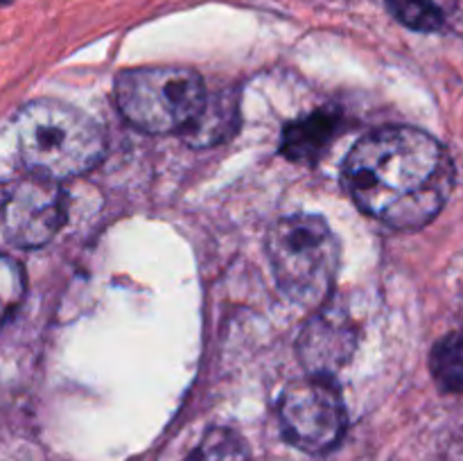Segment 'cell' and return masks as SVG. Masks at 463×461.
<instances>
[{"instance_id": "4", "label": "cell", "mask_w": 463, "mask_h": 461, "mask_svg": "<svg viewBox=\"0 0 463 461\" xmlns=\"http://www.w3.org/2000/svg\"><path fill=\"white\" fill-rule=\"evenodd\" d=\"M206 98L203 80L190 68H131L116 80L118 108L147 134H188Z\"/></svg>"}, {"instance_id": "7", "label": "cell", "mask_w": 463, "mask_h": 461, "mask_svg": "<svg viewBox=\"0 0 463 461\" xmlns=\"http://www.w3.org/2000/svg\"><path fill=\"white\" fill-rule=\"evenodd\" d=\"M357 346V334L351 319L339 312H321L301 333V362L312 375L330 378L351 360Z\"/></svg>"}, {"instance_id": "11", "label": "cell", "mask_w": 463, "mask_h": 461, "mask_svg": "<svg viewBox=\"0 0 463 461\" xmlns=\"http://www.w3.org/2000/svg\"><path fill=\"white\" fill-rule=\"evenodd\" d=\"M389 12L405 27L416 32H439L443 27V14L432 0H387Z\"/></svg>"}, {"instance_id": "5", "label": "cell", "mask_w": 463, "mask_h": 461, "mask_svg": "<svg viewBox=\"0 0 463 461\" xmlns=\"http://www.w3.org/2000/svg\"><path fill=\"white\" fill-rule=\"evenodd\" d=\"M279 411L285 437L298 450L328 452L346 432V407L328 378L310 375L289 384Z\"/></svg>"}, {"instance_id": "10", "label": "cell", "mask_w": 463, "mask_h": 461, "mask_svg": "<svg viewBox=\"0 0 463 461\" xmlns=\"http://www.w3.org/2000/svg\"><path fill=\"white\" fill-rule=\"evenodd\" d=\"M188 461H249L242 438L224 428L211 429Z\"/></svg>"}, {"instance_id": "3", "label": "cell", "mask_w": 463, "mask_h": 461, "mask_svg": "<svg viewBox=\"0 0 463 461\" xmlns=\"http://www.w3.org/2000/svg\"><path fill=\"white\" fill-rule=\"evenodd\" d=\"M276 283L301 306H319L333 292L339 271V242L319 215L283 217L267 238Z\"/></svg>"}, {"instance_id": "8", "label": "cell", "mask_w": 463, "mask_h": 461, "mask_svg": "<svg viewBox=\"0 0 463 461\" xmlns=\"http://www.w3.org/2000/svg\"><path fill=\"white\" fill-rule=\"evenodd\" d=\"M339 129V118L330 111H315L283 129L280 152L297 163H315L324 156Z\"/></svg>"}, {"instance_id": "12", "label": "cell", "mask_w": 463, "mask_h": 461, "mask_svg": "<svg viewBox=\"0 0 463 461\" xmlns=\"http://www.w3.org/2000/svg\"><path fill=\"white\" fill-rule=\"evenodd\" d=\"M25 296V274L18 260L0 253V325L16 312Z\"/></svg>"}, {"instance_id": "9", "label": "cell", "mask_w": 463, "mask_h": 461, "mask_svg": "<svg viewBox=\"0 0 463 461\" xmlns=\"http://www.w3.org/2000/svg\"><path fill=\"white\" fill-rule=\"evenodd\" d=\"M430 366L443 391L463 393V328L450 333L434 346Z\"/></svg>"}, {"instance_id": "6", "label": "cell", "mask_w": 463, "mask_h": 461, "mask_svg": "<svg viewBox=\"0 0 463 461\" xmlns=\"http://www.w3.org/2000/svg\"><path fill=\"white\" fill-rule=\"evenodd\" d=\"M66 217L61 185L57 179L27 172L9 183L3 199V233L21 249H39L61 229Z\"/></svg>"}, {"instance_id": "1", "label": "cell", "mask_w": 463, "mask_h": 461, "mask_svg": "<svg viewBox=\"0 0 463 461\" xmlns=\"http://www.w3.org/2000/svg\"><path fill=\"white\" fill-rule=\"evenodd\" d=\"M344 183L371 217L398 230H419L446 206L455 167L443 145L425 131L383 127L351 149Z\"/></svg>"}, {"instance_id": "2", "label": "cell", "mask_w": 463, "mask_h": 461, "mask_svg": "<svg viewBox=\"0 0 463 461\" xmlns=\"http://www.w3.org/2000/svg\"><path fill=\"white\" fill-rule=\"evenodd\" d=\"M16 136L27 170L50 179L80 176L102 161V129L84 111L57 99L27 102L16 116Z\"/></svg>"}]
</instances>
